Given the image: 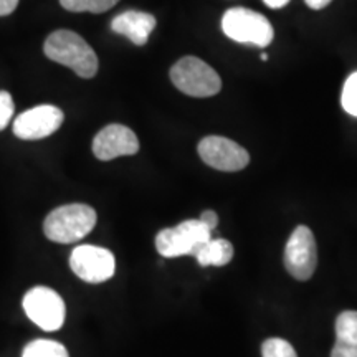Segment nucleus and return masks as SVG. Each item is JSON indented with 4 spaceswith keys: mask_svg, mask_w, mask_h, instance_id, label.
Returning a JSON list of instances; mask_svg holds the SVG:
<instances>
[{
    "mask_svg": "<svg viewBox=\"0 0 357 357\" xmlns=\"http://www.w3.org/2000/svg\"><path fill=\"white\" fill-rule=\"evenodd\" d=\"M24 311L43 331H58L65 323V303L60 294L47 287L32 288L25 294Z\"/></svg>",
    "mask_w": 357,
    "mask_h": 357,
    "instance_id": "obj_6",
    "label": "nucleus"
},
{
    "mask_svg": "<svg viewBox=\"0 0 357 357\" xmlns=\"http://www.w3.org/2000/svg\"><path fill=\"white\" fill-rule=\"evenodd\" d=\"M199 220L202 222L204 225L207 227V229L211 230V231L215 230L217 225H218V217H217V213L213 212V211H204L202 213H200Z\"/></svg>",
    "mask_w": 357,
    "mask_h": 357,
    "instance_id": "obj_20",
    "label": "nucleus"
},
{
    "mask_svg": "<svg viewBox=\"0 0 357 357\" xmlns=\"http://www.w3.org/2000/svg\"><path fill=\"white\" fill-rule=\"evenodd\" d=\"M318 265V248L312 231L306 225H300L289 235L284 248V266L293 278L306 281L314 275Z\"/></svg>",
    "mask_w": 357,
    "mask_h": 357,
    "instance_id": "obj_7",
    "label": "nucleus"
},
{
    "mask_svg": "<svg viewBox=\"0 0 357 357\" xmlns=\"http://www.w3.org/2000/svg\"><path fill=\"white\" fill-rule=\"evenodd\" d=\"M331 357H357V311H344L337 316Z\"/></svg>",
    "mask_w": 357,
    "mask_h": 357,
    "instance_id": "obj_13",
    "label": "nucleus"
},
{
    "mask_svg": "<svg viewBox=\"0 0 357 357\" xmlns=\"http://www.w3.org/2000/svg\"><path fill=\"white\" fill-rule=\"evenodd\" d=\"M139 151V141L131 129L123 124L102 128L93 139V154L100 160H113L121 155H132Z\"/></svg>",
    "mask_w": 357,
    "mask_h": 357,
    "instance_id": "obj_11",
    "label": "nucleus"
},
{
    "mask_svg": "<svg viewBox=\"0 0 357 357\" xmlns=\"http://www.w3.org/2000/svg\"><path fill=\"white\" fill-rule=\"evenodd\" d=\"M155 17L147 12L126 10L111 20V30L128 37L134 45L142 47L149 40V35L155 29Z\"/></svg>",
    "mask_w": 357,
    "mask_h": 357,
    "instance_id": "obj_12",
    "label": "nucleus"
},
{
    "mask_svg": "<svg viewBox=\"0 0 357 357\" xmlns=\"http://www.w3.org/2000/svg\"><path fill=\"white\" fill-rule=\"evenodd\" d=\"M199 155L207 166L223 172L242 171L248 166L250 154L235 141L222 136H207L199 142Z\"/></svg>",
    "mask_w": 357,
    "mask_h": 357,
    "instance_id": "obj_9",
    "label": "nucleus"
},
{
    "mask_svg": "<svg viewBox=\"0 0 357 357\" xmlns=\"http://www.w3.org/2000/svg\"><path fill=\"white\" fill-rule=\"evenodd\" d=\"M70 268L86 283H102L113 278L116 260L109 250L95 245H79L71 252Z\"/></svg>",
    "mask_w": 357,
    "mask_h": 357,
    "instance_id": "obj_8",
    "label": "nucleus"
},
{
    "mask_svg": "<svg viewBox=\"0 0 357 357\" xmlns=\"http://www.w3.org/2000/svg\"><path fill=\"white\" fill-rule=\"evenodd\" d=\"M263 357H298L294 347L281 337H270L261 344Z\"/></svg>",
    "mask_w": 357,
    "mask_h": 357,
    "instance_id": "obj_17",
    "label": "nucleus"
},
{
    "mask_svg": "<svg viewBox=\"0 0 357 357\" xmlns=\"http://www.w3.org/2000/svg\"><path fill=\"white\" fill-rule=\"evenodd\" d=\"M222 30L230 40L238 43H250L265 48L273 42L275 32L270 20L260 12L235 7L223 13Z\"/></svg>",
    "mask_w": 357,
    "mask_h": 357,
    "instance_id": "obj_4",
    "label": "nucleus"
},
{
    "mask_svg": "<svg viewBox=\"0 0 357 357\" xmlns=\"http://www.w3.org/2000/svg\"><path fill=\"white\" fill-rule=\"evenodd\" d=\"M263 2H265V6H268L270 8H281L288 6L289 0H263Z\"/></svg>",
    "mask_w": 357,
    "mask_h": 357,
    "instance_id": "obj_23",
    "label": "nucleus"
},
{
    "mask_svg": "<svg viewBox=\"0 0 357 357\" xmlns=\"http://www.w3.org/2000/svg\"><path fill=\"white\" fill-rule=\"evenodd\" d=\"M119 0H60L61 7L68 12L102 13L113 8Z\"/></svg>",
    "mask_w": 357,
    "mask_h": 357,
    "instance_id": "obj_16",
    "label": "nucleus"
},
{
    "mask_svg": "<svg viewBox=\"0 0 357 357\" xmlns=\"http://www.w3.org/2000/svg\"><path fill=\"white\" fill-rule=\"evenodd\" d=\"M212 236V231L199 220H185L172 229L160 230L155 236V248L164 258L192 255L199 245Z\"/></svg>",
    "mask_w": 357,
    "mask_h": 357,
    "instance_id": "obj_5",
    "label": "nucleus"
},
{
    "mask_svg": "<svg viewBox=\"0 0 357 357\" xmlns=\"http://www.w3.org/2000/svg\"><path fill=\"white\" fill-rule=\"evenodd\" d=\"M22 357H70L63 344L50 339H37L24 349Z\"/></svg>",
    "mask_w": 357,
    "mask_h": 357,
    "instance_id": "obj_15",
    "label": "nucleus"
},
{
    "mask_svg": "<svg viewBox=\"0 0 357 357\" xmlns=\"http://www.w3.org/2000/svg\"><path fill=\"white\" fill-rule=\"evenodd\" d=\"M95 208L86 204L61 205L45 218L43 231L55 243L79 242L96 225Z\"/></svg>",
    "mask_w": 357,
    "mask_h": 357,
    "instance_id": "obj_2",
    "label": "nucleus"
},
{
    "mask_svg": "<svg viewBox=\"0 0 357 357\" xmlns=\"http://www.w3.org/2000/svg\"><path fill=\"white\" fill-rule=\"evenodd\" d=\"M171 82L178 91L194 98L215 96L222 89L218 73L197 56H184L171 68Z\"/></svg>",
    "mask_w": 357,
    "mask_h": 357,
    "instance_id": "obj_3",
    "label": "nucleus"
},
{
    "mask_svg": "<svg viewBox=\"0 0 357 357\" xmlns=\"http://www.w3.org/2000/svg\"><path fill=\"white\" fill-rule=\"evenodd\" d=\"M260 58H261V61H266L268 60V55H266V53H261Z\"/></svg>",
    "mask_w": 357,
    "mask_h": 357,
    "instance_id": "obj_24",
    "label": "nucleus"
},
{
    "mask_svg": "<svg viewBox=\"0 0 357 357\" xmlns=\"http://www.w3.org/2000/svg\"><path fill=\"white\" fill-rule=\"evenodd\" d=\"M63 111L52 105H40L17 116L13 121V134L19 139L37 141L52 136L63 124Z\"/></svg>",
    "mask_w": 357,
    "mask_h": 357,
    "instance_id": "obj_10",
    "label": "nucleus"
},
{
    "mask_svg": "<svg viewBox=\"0 0 357 357\" xmlns=\"http://www.w3.org/2000/svg\"><path fill=\"white\" fill-rule=\"evenodd\" d=\"M341 102L347 114L357 118V71L349 75V78L346 79L344 88H342Z\"/></svg>",
    "mask_w": 357,
    "mask_h": 357,
    "instance_id": "obj_18",
    "label": "nucleus"
},
{
    "mask_svg": "<svg viewBox=\"0 0 357 357\" xmlns=\"http://www.w3.org/2000/svg\"><path fill=\"white\" fill-rule=\"evenodd\" d=\"M192 257L202 266H223L229 265L234 258V247L223 238H208L195 248Z\"/></svg>",
    "mask_w": 357,
    "mask_h": 357,
    "instance_id": "obj_14",
    "label": "nucleus"
},
{
    "mask_svg": "<svg viewBox=\"0 0 357 357\" xmlns=\"http://www.w3.org/2000/svg\"><path fill=\"white\" fill-rule=\"evenodd\" d=\"M306 6L312 8V10H321V8L328 7L331 3V0H305Z\"/></svg>",
    "mask_w": 357,
    "mask_h": 357,
    "instance_id": "obj_22",
    "label": "nucleus"
},
{
    "mask_svg": "<svg viewBox=\"0 0 357 357\" xmlns=\"http://www.w3.org/2000/svg\"><path fill=\"white\" fill-rule=\"evenodd\" d=\"M45 55L52 61L68 66L79 78H93L98 73V56L95 50L71 30H56L43 45Z\"/></svg>",
    "mask_w": 357,
    "mask_h": 357,
    "instance_id": "obj_1",
    "label": "nucleus"
},
{
    "mask_svg": "<svg viewBox=\"0 0 357 357\" xmlns=\"http://www.w3.org/2000/svg\"><path fill=\"white\" fill-rule=\"evenodd\" d=\"M19 0H0V17H6L17 8Z\"/></svg>",
    "mask_w": 357,
    "mask_h": 357,
    "instance_id": "obj_21",
    "label": "nucleus"
},
{
    "mask_svg": "<svg viewBox=\"0 0 357 357\" xmlns=\"http://www.w3.org/2000/svg\"><path fill=\"white\" fill-rule=\"evenodd\" d=\"M13 109H15V106H13L10 93L0 91V131L6 129L8 126V123L12 121Z\"/></svg>",
    "mask_w": 357,
    "mask_h": 357,
    "instance_id": "obj_19",
    "label": "nucleus"
}]
</instances>
